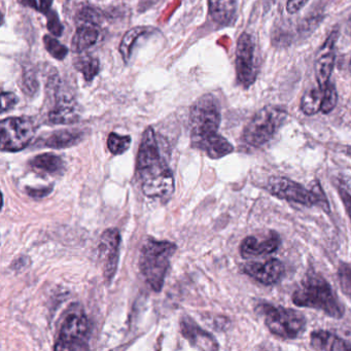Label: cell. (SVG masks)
<instances>
[{"mask_svg": "<svg viewBox=\"0 0 351 351\" xmlns=\"http://www.w3.org/2000/svg\"><path fill=\"white\" fill-rule=\"evenodd\" d=\"M131 137L129 135H120L118 133H110L108 138V147L112 155H122L130 147Z\"/></svg>", "mask_w": 351, "mask_h": 351, "instance_id": "25", "label": "cell"}, {"mask_svg": "<svg viewBox=\"0 0 351 351\" xmlns=\"http://www.w3.org/2000/svg\"><path fill=\"white\" fill-rule=\"evenodd\" d=\"M155 32L153 28L145 27V26H137V27L131 28L130 30L123 36L122 42L120 44V54L122 56L124 62L128 63L132 55L133 48L136 45L137 40L151 32Z\"/></svg>", "mask_w": 351, "mask_h": 351, "instance_id": "22", "label": "cell"}, {"mask_svg": "<svg viewBox=\"0 0 351 351\" xmlns=\"http://www.w3.org/2000/svg\"><path fill=\"white\" fill-rule=\"evenodd\" d=\"M338 102V93H337L336 87L330 82L326 89L324 90V101H322V114H330Z\"/></svg>", "mask_w": 351, "mask_h": 351, "instance_id": "29", "label": "cell"}, {"mask_svg": "<svg viewBox=\"0 0 351 351\" xmlns=\"http://www.w3.org/2000/svg\"><path fill=\"white\" fill-rule=\"evenodd\" d=\"M293 302L298 307L320 310L336 319L344 315V307L330 283L316 273H307L299 289L293 293Z\"/></svg>", "mask_w": 351, "mask_h": 351, "instance_id": "3", "label": "cell"}, {"mask_svg": "<svg viewBox=\"0 0 351 351\" xmlns=\"http://www.w3.org/2000/svg\"><path fill=\"white\" fill-rule=\"evenodd\" d=\"M137 174L143 194L167 202L174 193L173 173L162 155L157 135L152 127L145 129L137 155Z\"/></svg>", "mask_w": 351, "mask_h": 351, "instance_id": "1", "label": "cell"}, {"mask_svg": "<svg viewBox=\"0 0 351 351\" xmlns=\"http://www.w3.org/2000/svg\"><path fill=\"white\" fill-rule=\"evenodd\" d=\"M89 322L82 311H73L65 317L55 350H82L88 348Z\"/></svg>", "mask_w": 351, "mask_h": 351, "instance_id": "9", "label": "cell"}, {"mask_svg": "<svg viewBox=\"0 0 351 351\" xmlns=\"http://www.w3.org/2000/svg\"><path fill=\"white\" fill-rule=\"evenodd\" d=\"M46 15L48 16L47 26H48V30L50 32V34H53L54 36H62L64 28H63L60 20H59L58 14L54 11H49Z\"/></svg>", "mask_w": 351, "mask_h": 351, "instance_id": "31", "label": "cell"}, {"mask_svg": "<svg viewBox=\"0 0 351 351\" xmlns=\"http://www.w3.org/2000/svg\"><path fill=\"white\" fill-rule=\"evenodd\" d=\"M280 244V236L274 231L269 232V235L263 239H258L256 236H248L240 245V254L244 258L272 254L278 250Z\"/></svg>", "mask_w": 351, "mask_h": 351, "instance_id": "15", "label": "cell"}, {"mask_svg": "<svg viewBox=\"0 0 351 351\" xmlns=\"http://www.w3.org/2000/svg\"><path fill=\"white\" fill-rule=\"evenodd\" d=\"M1 143L0 147L3 152L22 151L25 149L36 132V122L27 117H14L1 121Z\"/></svg>", "mask_w": 351, "mask_h": 351, "instance_id": "8", "label": "cell"}, {"mask_svg": "<svg viewBox=\"0 0 351 351\" xmlns=\"http://www.w3.org/2000/svg\"><path fill=\"white\" fill-rule=\"evenodd\" d=\"M337 189H338L341 200L343 201L347 215H348L351 221V178L344 176H340L337 180Z\"/></svg>", "mask_w": 351, "mask_h": 351, "instance_id": "26", "label": "cell"}, {"mask_svg": "<svg viewBox=\"0 0 351 351\" xmlns=\"http://www.w3.org/2000/svg\"><path fill=\"white\" fill-rule=\"evenodd\" d=\"M267 190L281 200L298 203L307 207L318 206L326 213H330V204L326 193L322 190L318 180H314L311 189L307 190L305 186L289 178L273 176L269 178Z\"/></svg>", "mask_w": 351, "mask_h": 351, "instance_id": "5", "label": "cell"}, {"mask_svg": "<svg viewBox=\"0 0 351 351\" xmlns=\"http://www.w3.org/2000/svg\"><path fill=\"white\" fill-rule=\"evenodd\" d=\"M182 336L193 345L199 349L204 350H215L219 349L215 339L209 332L197 326L191 317H184L182 320Z\"/></svg>", "mask_w": 351, "mask_h": 351, "instance_id": "16", "label": "cell"}, {"mask_svg": "<svg viewBox=\"0 0 351 351\" xmlns=\"http://www.w3.org/2000/svg\"><path fill=\"white\" fill-rule=\"evenodd\" d=\"M312 348L319 351L350 350L351 344L328 330H314L310 336Z\"/></svg>", "mask_w": 351, "mask_h": 351, "instance_id": "18", "label": "cell"}, {"mask_svg": "<svg viewBox=\"0 0 351 351\" xmlns=\"http://www.w3.org/2000/svg\"><path fill=\"white\" fill-rule=\"evenodd\" d=\"M287 118V112L281 106H265L246 125L243 141L250 147H262L273 138Z\"/></svg>", "mask_w": 351, "mask_h": 351, "instance_id": "7", "label": "cell"}, {"mask_svg": "<svg viewBox=\"0 0 351 351\" xmlns=\"http://www.w3.org/2000/svg\"><path fill=\"white\" fill-rule=\"evenodd\" d=\"M256 310L264 316L269 330L280 338L295 339L305 332L307 320L298 310L267 303L260 304Z\"/></svg>", "mask_w": 351, "mask_h": 351, "instance_id": "6", "label": "cell"}, {"mask_svg": "<svg viewBox=\"0 0 351 351\" xmlns=\"http://www.w3.org/2000/svg\"><path fill=\"white\" fill-rule=\"evenodd\" d=\"M44 44L49 54L57 60H63L69 55V49L52 36H45Z\"/></svg>", "mask_w": 351, "mask_h": 351, "instance_id": "27", "label": "cell"}, {"mask_svg": "<svg viewBox=\"0 0 351 351\" xmlns=\"http://www.w3.org/2000/svg\"><path fill=\"white\" fill-rule=\"evenodd\" d=\"M121 235L116 228L106 230L100 236L98 254L104 278L110 282L117 273L120 256Z\"/></svg>", "mask_w": 351, "mask_h": 351, "instance_id": "12", "label": "cell"}, {"mask_svg": "<svg viewBox=\"0 0 351 351\" xmlns=\"http://www.w3.org/2000/svg\"><path fill=\"white\" fill-rule=\"evenodd\" d=\"M82 137H83L82 131L63 129V130L55 131L50 136L47 137L45 145L51 149H66L80 143Z\"/></svg>", "mask_w": 351, "mask_h": 351, "instance_id": "21", "label": "cell"}, {"mask_svg": "<svg viewBox=\"0 0 351 351\" xmlns=\"http://www.w3.org/2000/svg\"><path fill=\"white\" fill-rule=\"evenodd\" d=\"M338 278L343 293L351 299V265L341 263L338 270Z\"/></svg>", "mask_w": 351, "mask_h": 351, "instance_id": "30", "label": "cell"}, {"mask_svg": "<svg viewBox=\"0 0 351 351\" xmlns=\"http://www.w3.org/2000/svg\"><path fill=\"white\" fill-rule=\"evenodd\" d=\"M102 21V16L98 10L94 9V8L90 7V5H86V7L82 8L79 12H77V16H75V24L77 23H92L97 24L100 25Z\"/></svg>", "mask_w": 351, "mask_h": 351, "instance_id": "28", "label": "cell"}, {"mask_svg": "<svg viewBox=\"0 0 351 351\" xmlns=\"http://www.w3.org/2000/svg\"><path fill=\"white\" fill-rule=\"evenodd\" d=\"M221 121L219 101L211 94L201 96L191 108V143L211 159H221L234 151L233 145L219 134Z\"/></svg>", "mask_w": 351, "mask_h": 351, "instance_id": "2", "label": "cell"}, {"mask_svg": "<svg viewBox=\"0 0 351 351\" xmlns=\"http://www.w3.org/2000/svg\"><path fill=\"white\" fill-rule=\"evenodd\" d=\"M51 89L55 91V104L49 112L50 123L55 125H67L77 123L80 119L79 108L75 97L69 93H62L59 86V77H54L49 81Z\"/></svg>", "mask_w": 351, "mask_h": 351, "instance_id": "11", "label": "cell"}, {"mask_svg": "<svg viewBox=\"0 0 351 351\" xmlns=\"http://www.w3.org/2000/svg\"><path fill=\"white\" fill-rule=\"evenodd\" d=\"M30 166L34 171L40 174H58L64 169L63 160L54 154L46 153L36 156L30 161Z\"/></svg>", "mask_w": 351, "mask_h": 351, "instance_id": "20", "label": "cell"}, {"mask_svg": "<svg viewBox=\"0 0 351 351\" xmlns=\"http://www.w3.org/2000/svg\"><path fill=\"white\" fill-rule=\"evenodd\" d=\"M322 101H324V90L319 87L312 88L305 92L301 98L302 112L306 116H313L317 112H322Z\"/></svg>", "mask_w": 351, "mask_h": 351, "instance_id": "23", "label": "cell"}, {"mask_svg": "<svg viewBox=\"0 0 351 351\" xmlns=\"http://www.w3.org/2000/svg\"><path fill=\"white\" fill-rule=\"evenodd\" d=\"M20 3L40 12V13L47 14L51 11L53 0H20Z\"/></svg>", "mask_w": 351, "mask_h": 351, "instance_id": "32", "label": "cell"}, {"mask_svg": "<svg viewBox=\"0 0 351 351\" xmlns=\"http://www.w3.org/2000/svg\"><path fill=\"white\" fill-rule=\"evenodd\" d=\"M17 104L18 97L15 94L11 93V92H3V94H1V108H3L1 112L3 114L15 108Z\"/></svg>", "mask_w": 351, "mask_h": 351, "instance_id": "34", "label": "cell"}, {"mask_svg": "<svg viewBox=\"0 0 351 351\" xmlns=\"http://www.w3.org/2000/svg\"><path fill=\"white\" fill-rule=\"evenodd\" d=\"M176 252V245L169 241L147 238L141 248L139 267L149 287L160 291L165 282L170 260Z\"/></svg>", "mask_w": 351, "mask_h": 351, "instance_id": "4", "label": "cell"}, {"mask_svg": "<svg viewBox=\"0 0 351 351\" xmlns=\"http://www.w3.org/2000/svg\"><path fill=\"white\" fill-rule=\"evenodd\" d=\"M209 15L211 19L221 26L233 21L236 14L235 0H208Z\"/></svg>", "mask_w": 351, "mask_h": 351, "instance_id": "19", "label": "cell"}, {"mask_svg": "<svg viewBox=\"0 0 351 351\" xmlns=\"http://www.w3.org/2000/svg\"><path fill=\"white\" fill-rule=\"evenodd\" d=\"M77 30L71 42L73 52L83 53L93 47L99 40L100 30L97 24L77 23Z\"/></svg>", "mask_w": 351, "mask_h": 351, "instance_id": "17", "label": "cell"}, {"mask_svg": "<svg viewBox=\"0 0 351 351\" xmlns=\"http://www.w3.org/2000/svg\"><path fill=\"white\" fill-rule=\"evenodd\" d=\"M23 87L24 91L29 95H34L38 89V82L36 80V75L34 73L26 71L23 75Z\"/></svg>", "mask_w": 351, "mask_h": 351, "instance_id": "33", "label": "cell"}, {"mask_svg": "<svg viewBox=\"0 0 351 351\" xmlns=\"http://www.w3.org/2000/svg\"><path fill=\"white\" fill-rule=\"evenodd\" d=\"M243 272L265 285H276L285 274V266L276 258L264 263H247L244 265Z\"/></svg>", "mask_w": 351, "mask_h": 351, "instance_id": "14", "label": "cell"}, {"mask_svg": "<svg viewBox=\"0 0 351 351\" xmlns=\"http://www.w3.org/2000/svg\"><path fill=\"white\" fill-rule=\"evenodd\" d=\"M73 66L83 75L86 82H92L99 73L100 62L92 55H82L73 61Z\"/></svg>", "mask_w": 351, "mask_h": 351, "instance_id": "24", "label": "cell"}, {"mask_svg": "<svg viewBox=\"0 0 351 351\" xmlns=\"http://www.w3.org/2000/svg\"><path fill=\"white\" fill-rule=\"evenodd\" d=\"M338 30L330 32L316 56L315 75L318 87L324 90L330 83L332 71H334L335 57H336V44L338 40Z\"/></svg>", "mask_w": 351, "mask_h": 351, "instance_id": "13", "label": "cell"}, {"mask_svg": "<svg viewBox=\"0 0 351 351\" xmlns=\"http://www.w3.org/2000/svg\"><path fill=\"white\" fill-rule=\"evenodd\" d=\"M235 65L238 83L248 89L256 82L258 67L256 61V44L252 36L246 32L238 38Z\"/></svg>", "mask_w": 351, "mask_h": 351, "instance_id": "10", "label": "cell"}, {"mask_svg": "<svg viewBox=\"0 0 351 351\" xmlns=\"http://www.w3.org/2000/svg\"><path fill=\"white\" fill-rule=\"evenodd\" d=\"M349 69H350V73H351V60H350V63H349Z\"/></svg>", "mask_w": 351, "mask_h": 351, "instance_id": "37", "label": "cell"}, {"mask_svg": "<svg viewBox=\"0 0 351 351\" xmlns=\"http://www.w3.org/2000/svg\"><path fill=\"white\" fill-rule=\"evenodd\" d=\"M346 153H347V155L349 156V157H351V147H347Z\"/></svg>", "mask_w": 351, "mask_h": 351, "instance_id": "36", "label": "cell"}, {"mask_svg": "<svg viewBox=\"0 0 351 351\" xmlns=\"http://www.w3.org/2000/svg\"><path fill=\"white\" fill-rule=\"evenodd\" d=\"M307 1L308 0H287V11L289 14H297L305 7Z\"/></svg>", "mask_w": 351, "mask_h": 351, "instance_id": "35", "label": "cell"}]
</instances>
